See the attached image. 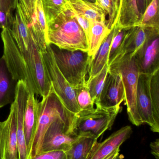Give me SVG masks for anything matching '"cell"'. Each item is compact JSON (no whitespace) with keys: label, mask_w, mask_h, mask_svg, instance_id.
I'll list each match as a JSON object with an SVG mask.
<instances>
[{"label":"cell","mask_w":159,"mask_h":159,"mask_svg":"<svg viewBox=\"0 0 159 159\" xmlns=\"http://www.w3.org/2000/svg\"><path fill=\"white\" fill-rule=\"evenodd\" d=\"M74 14L75 16L77 22H78L79 25L81 26V28L83 29V31L85 32L87 38V35L89 27V21L85 17L79 14L75 13V12H74Z\"/></svg>","instance_id":"cell-32"},{"label":"cell","mask_w":159,"mask_h":159,"mask_svg":"<svg viewBox=\"0 0 159 159\" xmlns=\"http://www.w3.org/2000/svg\"><path fill=\"white\" fill-rule=\"evenodd\" d=\"M152 75L140 74L136 91V105L143 124H147L151 131L158 133L159 124L154 118L150 95V81Z\"/></svg>","instance_id":"cell-9"},{"label":"cell","mask_w":159,"mask_h":159,"mask_svg":"<svg viewBox=\"0 0 159 159\" xmlns=\"http://www.w3.org/2000/svg\"><path fill=\"white\" fill-rule=\"evenodd\" d=\"M47 43L61 49L88 52L87 36L75 16L69 3L47 22Z\"/></svg>","instance_id":"cell-1"},{"label":"cell","mask_w":159,"mask_h":159,"mask_svg":"<svg viewBox=\"0 0 159 159\" xmlns=\"http://www.w3.org/2000/svg\"><path fill=\"white\" fill-rule=\"evenodd\" d=\"M10 30L11 34L21 51L26 52L32 43L33 38L28 28L23 16L20 2L19 0L16 7Z\"/></svg>","instance_id":"cell-15"},{"label":"cell","mask_w":159,"mask_h":159,"mask_svg":"<svg viewBox=\"0 0 159 159\" xmlns=\"http://www.w3.org/2000/svg\"><path fill=\"white\" fill-rule=\"evenodd\" d=\"M119 151H120L119 148H118L115 151H114V152L108 155L107 157H106L104 159H114L116 157L119 155Z\"/></svg>","instance_id":"cell-36"},{"label":"cell","mask_w":159,"mask_h":159,"mask_svg":"<svg viewBox=\"0 0 159 159\" xmlns=\"http://www.w3.org/2000/svg\"><path fill=\"white\" fill-rule=\"evenodd\" d=\"M108 71L109 66L106 64L97 75L91 79L87 80L86 86L88 89L95 105L100 103L101 94Z\"/></svg>","instance_id":"cell-24"},{"label":"cell","mask_w":159,"mask_h":159,"mask_svg":"<svg viewBox=\"0 0 159 159\" xmlns=\"http://www.w3.org/2000/svg\"><path fill=\"white\" fill-rule=\"evenodd\" d=\"M89 23L87 35L88 53L92 58L111 30L108 28L107 20H94Z\"/></svg>","instance_id":"cell-19"},{"label":"cell","mask_w":159,"mask_h":159,"mask_svg":"<svg viewBox=\"0 0 159 159\" xmlns=\"http://www.w3.org/2000/svg\"><path fill=\"white\" fill-rule=\"evenodd\" d=\"M132 129L129 126L122 127L113 133L101 143H95L87 159H104L120 148L130 137Z\"/></svg>","instance_id":"cell-13"},{"label":"cell","mask_w":159,"mask_h":159,"mask_svg":"<svg viewBox=\"0 0 159 159\" xmlns=\"http://www.w3.org/2000/svg\"><path fill=\"white\" fill-rule=\"evenodd\" d=\"M95 105L93 110L79 112L74 116L71 129L72 136L87 135L98 139L105 131L111 129L120 111V106Z\"/></svg>","instance_id":"cell-3"},{"label":"cell","mask_w":159,"mask_h":159,"mask_svg":"<svg viewBox=\"0 0 159 159\" xmlns=\"http://www.w3.org/2000/svg\"><path fill=\"white\" fill-rule=\"evenodd\" d=\"M3 43V56L7 67L14 78L23 81L30 93L37 94L34 81L35 60L38 48L32 43L26 52H22L14 40L10 29L3 28L1 32Z\"/></svg>","instance_id":"cell-2"},{"label":"cell","mask_w":159,"mask_h":159,"mask_svg":"<svg viewBox=\"0 0 159 159\" xmlns=\"http://www.w3.org/2000/svg\"><path fill=\"white\" fill-rule=\"evenodd\" d=\"M10 109L7 118L0 122V159H18L15 103Z\"/></svg>","instance_id":"cell-10"},{"label":"cell","mask_w":159,"mask_h":159,"mask_svg":"<svg viewBox=\"0 0 159 159\" xmlns=\"http://www.w3.org/2000/svg\"><path fill=\"white\" fill-rule=\"evenodd\" d=\"M133 57L140 73L153 74L159 70V30L150 35Z\"/></svg>","instance_id":"cell-11"},{"label":"cell","mask_w":159,"mask_h":159,"mask_svg":"<svg viewBox=\"0 0 159 159\" xmlns=\"http://www.w3.org/2000/svg\"><path fill=\"white\" fill-rule=\"evenodd\" d=\"M116 25L111 30L102 43L100 48L93 57L91 58L88 73L89 80L100 72L106 64H108V56L110 46L115 31Z\"/></svg>","instance_id":"cell-20"},{"label":"cell","mask_w":159,"mask_h":159,"mask_svg":"<svg viewBox=\"0 0 159 159\" xmlns=\"http://www.w3.org/2000/svg\"><path fill=\"white\" fill-rule=\"evenodd\" d=\"M37 0H21L27 11L32 14L35 8V4Z\"/></svg>","instance_id":"cell-33"},{"label":"cell","mask_w":159,"mask_h":159,"mask_svg":"<svg viewBox=\"0 0 159 159\" xmlns=\"http://www.w3.org/2000/svg\"><path fill=\"white\" fill-rule=\"evenodd\" d=\"M52 89L66 111L72 115L79 113L75 90L64 78L55 61L50 45L42 52Z\"/></svg>","instance_id":"cell-7"},{"label":"cell","mask_w":159,"mask_h":159,"mask_svg":"<svg viewBox=\"0 0 159 159\" xmlns=\"http://www.w3.org/2000/svg\"><path fill=\"white\" fill-rule=\"evenodd\" d=\"M136 2L138 10L142 17L146 9L145 0H136Z\"/></svg>","instance_id":"cell-35"},{"label":"cell","mask_w":159,"mask_h":159,"mask_svg":"<svg viewBox=\"0 0 159 159\" xmlns=\"http://www.w3.org/2000/svg\"><path fill=\"white\" fill-rule=\"evenodd\" d=\"M85 1H87V2H95V0H85Z\"/></svg>","instance_id":"cell-39"},{"label":"cell","mask_w":159,"mask_h":159,"mask_svg":"<svg viewBox=\"0 0 159 159\" xmlns=\"http://www.w3.org/2000/svg\"><path fill=\"white\" fill-rule=\"evenodd\" d=\"M68 130L65 120L58 119L54 121L44 135L40 153L56 150L68 151L76 138L69 134Z\"/></svg>","instance_id":"cell-8"},{"label":"cell","mask_w":159,"mask_h":159,"mask_svg":"<svg viewBox=\"0 0 159 159\" xmlns=\"http://www.w3.org/2000/svg\"><path fill=\"white\" fill-rule=\"evenodd\" d=\"M128 30L119 29L116 26L115 34L110 46L108 56V65H111L117 59L121 54L124 39Z\"/></svg>","instance_id":"cell-27"},{"label":"cell","mask_w":159,"mask_h":159,"mask_svg":"<svg viewBox=\"0 0 159 159\" xmlns=\"http://www.w3.org/2000/svg\"><path fill=\"white\" fill-rule=\"evenodd\" d=\"M30 159H67L66 151L63 150L42 152Z\"/></svg>","instance_id":"cell-31"},{"label":"cell","mask_w":159,"mask_h":159,"mask_svg":"<svg viewBox=\"0 0 159 159\" xmlns=\"http://www.w3.org/2000/svg\"><path fill=\"white\" fill-rule=\"evenodd\" d=\"M151 154L157 159H159V139L152 142L150 145Z\"/></svg>","instance_id":"cell-34"},{"label":"cell","mask_w":159,"mask_h":159,"mask_svg":"<svg viewBox=\"0 0 159 159\" xmlns=\"http://www.w3.org/2000/svg\"><path fill=\"white\" fill-rule=\"evenodd\" d=\"M72 10L85 17L89 22L94 20H107L105 12L95 2L85 0H67Z\"/></svg>","instance_id":"cell-22"},{"label":"cell","mask_w":159,"mask_h":159,"mask_svg":"<svg viewBox=\"0 0 159 159\" xmlns=\"http://www.w3.org/2000/svg\"><path fill=\"white\" fill-rule=\"evenodd\" d=\"M159 0H152L146 8L137 26L159 29Z\"/></svg>","instance_id":"cell-26"},{"label":"cell","mask_w":159,"mask_h":159,"mask_svg":"<svg viewBox=\"0 0 159 159\" xmlns=\"http://www.w3.org/2000/svg\"><path fill=\"white\" fill-rule=\"evenodd\" d=\"M157 30H159V29L143 28L140 26H135L128 30L124 39L121 54L117 59L127 55L133 57L150 35Z\"/></svg>","instance_id":"cell-17"},{"label":"cell","mask_w":159,"mask_h":159,"mask_svg":"<svg viewBox=\"0 0 159 159\" xmlns=\"http://www.w3.org/2000/svg\"><path fill=\"white\" fill-rule=\"evenodd\" d=\"M109 71L120 75L125 91V104L129 120L136 126L143 125L137 110L136 91L140 71L133 57L125 55L109 66Z\"/></svg>","instance_id":"cell-6"},{"label":"cell","mask_w":159,"mask_h":159,"mask_svg":"<svg viewBox=\"0 0 159 159\" xmlns=\"http://www.w3.org/2000/svg\"><path fill=\"white\" fill-rule=\"evenodd\" d=\"M74 90L79 112H87L94 109L95 104L86 85Z\"/></svg>","instance_id":"cell-28"},{"label":"cell","mask_w":159,"mask_h":159,"mask_svg":"<svg viewBox=\"0 0 159 159\" xmlns=\"http://www.w3.org/2000/svg\"><path fill=\"white\" fill-rule=\"evenodd\" d=\"M141 18L136 0H123L116 26L119 29L129 30L137 26Z\"/></svg>","instance_id":"cell-21"},{"label":"cell","mask_w":159,"mask_h":159,"mask_svg":"<svg viewBox=\"0 0 159 159\" xmlns=\"http://www.w3.org/2000/svg\"><path fill=\"white\" fill-rule=\"evenodd\" d=\"M98 139L87 135H78L71 148L66 151L67 159H87Z\"/></svg>","instance_id":"cell-23"},{"label":"cell","mask_w":159,"mask_h":159,"mask_svg":"<svg viewBox=\"0 0 159 159\" xmlns=\"http://www.w3.org/2000/svg\"><path fill=\"white\" fill-rule=\"evenodd\" d=\"M50 46L57 66L71 87L75 89L86 85L92 58L88 52Z\"/></svg>","instance_id":"cell-4"},{"label":"cell","mask_w":159,"mask_h":159,"mask_svg":"<svg viewBox=\"0 0 159 159\" xmlns=\"http://www.w3.org/2000/svg\"><path fill=\"white\" fill-rule=\"evenodd\" d=\"M73 116L66 111L52 88L49 94L43 97L40 102L38 124L28 159L40 154L44 135L50 125L57 119H63L67 122L68 133L70 135Z\"/></svg>","instance_id":"cell-5"},{"label":"cell","mask_w":159,"mask_h":159,"mask_svg":"<svg viewBox=\"0 0 159 159\" xmlns=\"http://www.w3.org/2000/svg\"><path fill=\"white\" fill-rule=\"evenodd\" d=\"M46 22L57 16L68 3L67 0H41Z\"/></svg>","instance_id":"cell-30"},{"label":"cell","mask_w":159,"mask_h":159,"mask_svg":"<svg viewBox=\"0 0 159 159\" xmlns=\"http://www.w3.org/2000/svg\"><path fill=\"white\" fill-rule=\"evenodd\" d=\"M17 83L2 56L0 58V108L14 102Z\"/></svg>","instance_id":"cell-18"},{"label":"cell","mask_w":159,"mask_h":159,"mask_svg":"<svg viewBox=\"0 0 159 159\" xmlns=\"http://www.w3.org/2000/svg\"><path fill=\"white\" fill-rule=\"evenodd\" d=\"M123 0H95V3L99 6L108 16L107 25L112 30L116 24L122 6Z\"/></svg>","instance_id":"cell-25"},{"label":"cell","mask_w":159,"mask_h":159,"mask_svg":"<svg viewBox=\"0 0 159 159\" xmlns=\"http://www.w3.org/2000/svg\"><path fill=\"white\" fill-rule=\"evenodd\" d=\"M19 0H0V2L5 3L8 4L16 6Z\"/></svg>","instance_id":"cell-37"},{"label":"cell","mask_w":159,"mask_h":159,"mask_svg":"<svg viewBox=\"0 0 159 159\" xmlns=\"http://www.w3.org/2000/svg\"><path fill=\"white\" fill-rule=\"evenodd\" d=\"M150 90L153 115L156 122L159 124V70L152 75Z\"/></svg>","instance_id":"cell-29"},{"label":"cell","mask_w":159,"mask_h":159,"mask_svg":"<svg viewBox=\"0 0 159 159\" xmlns=\"http://www.w3.org/2000/svg\"><path fill=\"white\" fill-rule=\"evenodd\" d=\"M39 108L40 102L35 99V94L30 93L23 117L24 134L28 156L30 152L37 128L39 118Z\"/></svg>","instance_id":"cell-16"},{"label":"cell","mask_w":159,"mask_h":159,"mask_svg":"<svg viewBox=\"0 0 159 159\" xmlns=\"http://www.w3.org/2000/svg\"><path fill=\"white\" fill-rule=\"evenodd\" d=\"M152 0H145L146 8L147 7V6L152 2Z\"/></svg>","instance_id":"cell-38"},{"label":"cell","mask_w":159,"mask_h":159,"mask_svg":"<svg viewBox=\"0 0 159 159\" xmlns=\"http://www.w3.org/2000/svg\"><path fill=\"white\" fill-rule=\"evenodd\" d=\"M125 100V91L120 75L108 71L101 94L100 103L106 106H120Z\"/></svg>","instance_id":"cell-14"},{"label":"cell","mask_w":159,"mask_h":159,"mask_svg":"<svg viewBox=\"0 0 159 159\" xmlns=\"http://www.w3.org/2000/svg\"><path fill=\"white\" fill-rule=\"evenodd\" d=\"M30 93L25 83L21 80L18 81L16 93L14 103L16 121L18 159H28V153L23 126V117Z\"/></svg>","instance_id":"cell-12"}]
</instances>
